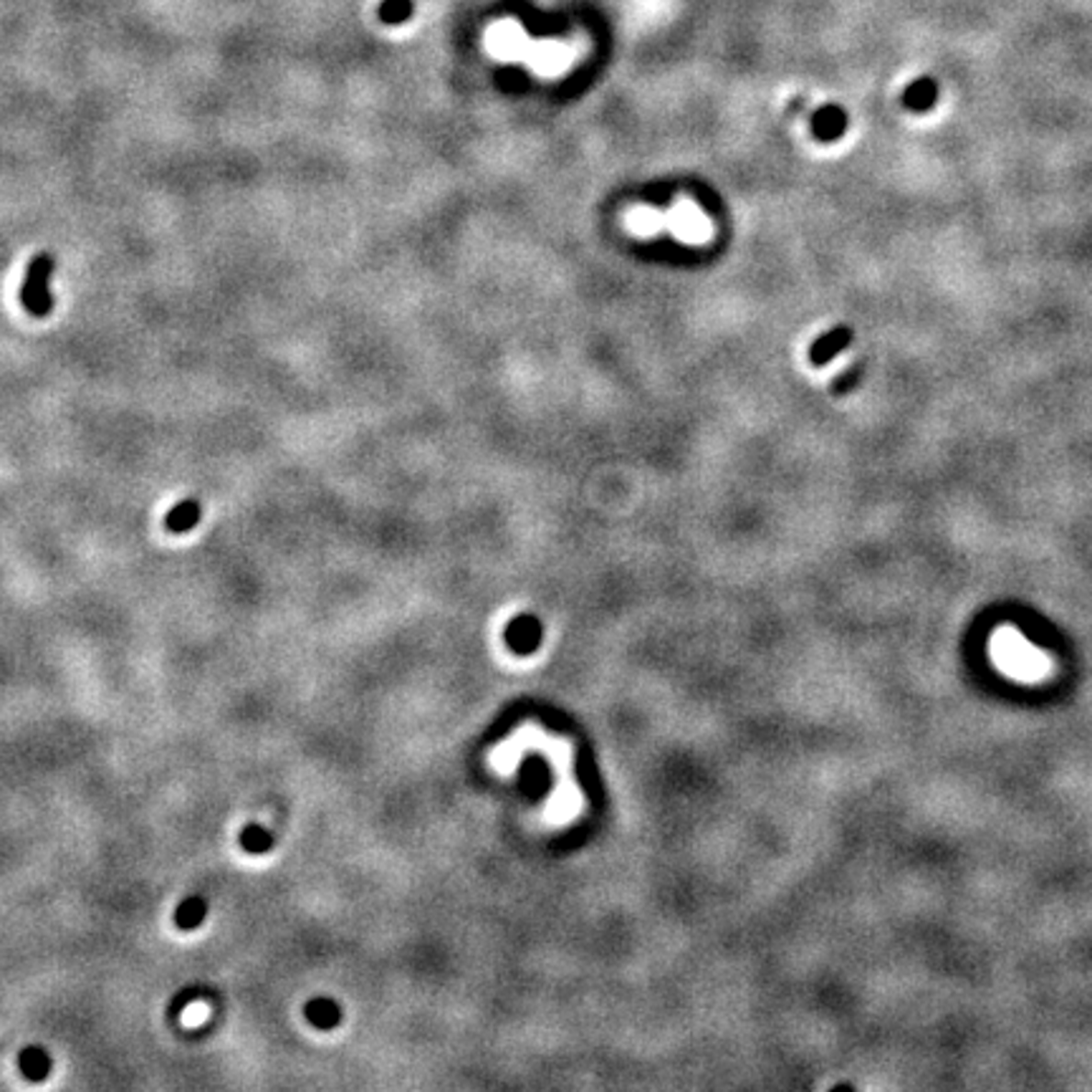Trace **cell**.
<instances>
[{"label": "cell", "instance_id": "cell-8", "mask_svg": "<svg viewBox=\"0 0 1092 1092\" xmlns=\"http://www.w3.org/2000/svg\"><path fill=\"white\" fill-rule=\"evenodd\" d=\"M307 1017L319 1030H329L342 1019V1011L332 999H314L307 1004Z\"/></svg>", "mask_w": 1092, "mask_h": 1092}, {"label": "cell", "instance_id": "cell-4", "mask_svg": "<svg viewBox=\"0 0 1092 1092\" xmlns=\"http://www.w3.org/2000/svg\"><path fill=\"white\" fill-rule=\"evenodd\" d=\"M936 99H939V86L929 76L916 79L903 94V104L908 107L910 112H929V109L936 107Z\"/></svg>", "mask_w": 1092, "mask_h": 1092}, {"label": "cell", "instance_id": "cell-5", "mask_svg": "<svg viewBox=\"0 0 1092 1092\" xmlns=\"http://www.w3.org/2000/svg\"><path fill=\"white\" fill-rule=\"evenodd\" d=\"M200 516H203L200 503L195 499H185L180 501V503H174L173 509L167 511L164 526H167V531H173V534H183V531L195 529V523L200 521Z\"/></svg>", "mask_w": 1092, "mask_h": 1092}, {"label": "cell", "instance_id": "cell-10", "mask_svg": "<svg viewBox=\"0 0 1092 1092\" xmlns=\"http://www.w3.org/2000/svg\"><path fill=\"white\" fill-rule=\"evenodd\" d=\"M410 16H412V0H385L379 6V18H382V23H389V26L405 23Z\"/></svg>", "mask_w": 1092, "mask_h": 1092}, {"label": "cell", "instance_id": "cell-6", "mask_svg": "<svg viewBox=\"0 0 1092 1092\" xmlns=\"http://www.w3.org/2000/svg\"><path fill=\"white\" fill-rule=\"evenodd\" d=\"M812 129L819 140H838L839 134L848 129V117L839 107H825L815 114L812 119Z\"/></svg>", "mask_w": 1092, "mask_h": 1092}, {"label": "cell", "instance_id": "cell-11", "mask_svg": "<svg viewBox=\"0 0 1092 1092\" xmlns=\"http://www.w3.org/2000/svg\"><path fill=\"white\" fill-rule=\"evenodd\" d=\"M205 918V900L200 898H190L185 900L183 906H180V910H177V926L180 929H195V926H200Z\"/></svg>", "mask_w": 1092, "mask_h": 1092}, {"label": "cell", "instance_id": "cell-1", "mask_svg": "<svg viewBox=\"0 0 1092 1092\" xmlns=\"http://www.w3.org/2000/svg\"><path fill=\"white\" fill-rule=\"evenodd\" d=\"M989 650L996 670L1017 683H1041L1054 670L1050 655L1009 625L994 633Z\"/></svg>", "mask_w": 1092, "mask_h": 1092}, {"label": "cell", "instance_id": "cell-2", "mask_svg": "<svg viewBox=\"0 0 1092 1092\" xmlns=\"http://www.w3.org/2000/svg\"><path fill=\"white\" fill-rule=\"evenodd\" d=\"M53 274V255L49 253H36L28 264L26 278L21 284V307L26 309V314H31L36 319H43L51 314L53 297H51V281Z\"/></svg>", "mask_w": 1092, "mask_h": 1092}, {"label": "cell", "instance_id": "cell-9", "mask_svg": "<svg viewBox=\"0 0 1092 1092\" xmlns=\"http://www.w3.org/2000/svg\"><path fill=\"white\" fill-rule=\"evenodd\" d=\"M241 845H243L245 852H251V855H261V852H268L271 850V845H274V838L265 832L264 827H258V825H248V827L241 832Z\"/></svg>", "mask_w": 1092, "mask_h": 1092}, {"label": "cell", "instance_id": "cell-3", "mask_svg": "<svg viewBox=\"0 0 1092 1092\" xmlns=\"http://www.w3.org/2000/svg\"><path fill=\"white\" fill-rule=\"evenodd\" d=\"M850 342H852V332H850L848 327H838L832 329V332H827V334H822V337L812 344V349H809L812 365H815V367H825L829 359L838 357L839 352L848 347Z\"/></svg>", "mask_w": 1092, "mask_h": 1092}, {"label": "cell", "instance_id": "cell-7", "mask_svg": "<svg viewBox=\"0 0 1092 1092\" xmlns=\"http://www.w3.org/2000/svg\"><path fill=\"white\" fill-rule=\"evenodd\" d=\"M18 1064H21V1072L28 1077V1080L39 1082V1080H46L49 1077V1070H51V1057L46 1054V1050H41V1047H28V1050L21 1052V1060H18Z\"/></svg>", "mask_w": 1092, "mask_h": 1092}]
</instances>
